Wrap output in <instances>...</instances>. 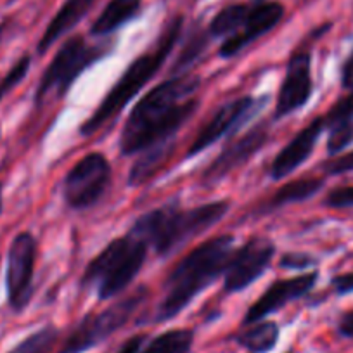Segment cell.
Masks as SVG:
<instances>
[{
  "mask_svg": "<svg viewBox=\"0 0 353 353\" xmlns=\"http://www.w3.org/2000/svg\"><path fill=\"white\" fill-rule=\"evenodd\" d=\"M199 85L201 81L198 77L179 74L159 83L142 97L121 132V154H137L172 141L198 110L199 99H196L194 94Z\"/></svg>",
  "mask_w": 353,
  "mask_h": 353,
  "instance_id": "1",
  "label": "cell"
},
{
  "mask_svg": "<svg viewBox=\"0 0 353 353\" xmlns=\"http://www.w3.org/2000/svg\"><path fill=\"white\" fill-rule=\"evenodd\" d=\"M234 253V236L223 234L194 248L176 265L165 283V298L161 300L152 322H168L175 319L192 300L212 286L229 265Z\"/></svg>",
  "mask_w": 353,
  "mask_h": 353,
  "instance_id": "2",
  "label": "cell"
},
{
  "mask_svg": "<svg viewBox=\"0 0 353 353\" xmlns=\"http://www.w3.org/2000/svg\"><path fill=\"white\" fill-rule=\"evenodd\" d=\"M229 208V201L206 203L191 210H181L175 205L161 206L139 216L128 234L152 248L158 256H170L219 223Z\"/></svg>",
  "mask_w": 353,
  "mask_h": 353,
  "instance_id": "3",
  "label": "cell"
},
{
  "mask_svg": "<svg viewBox=\"0 0 353 353\" xmlns=\"http://www.w3.org/2000/svg\"><path fill=\"white\" fill-rule=\"evenodd\" d=\"M182 23L184 19L179 16V18L173 19L168 26L165 28V32L161 33L159 40L156 42V46L151 50H148L145 54L139 56L137 59H134L130 63V66L125 70V73L121 74L120 80L114 83V87L111 88L110 92L106 94V97L103 99V103L99 104L94 114L85 121L80 127V134L83 137H90L96 132H99L108 121L113 120L142 88L148 85V81L154 77L159 71V68L165 64V61L168 59V56L172 54L173 47L176 46V40L181 39L182 33Z\"/></svg>",
  "mask_w": 353,
  "mask_h": 353,
  "instance_id": "4",
  "label": "cell"
},
{
  "mask_svg": "<svg viewBox=\"0 0 353 353\" xmlns=\"http://www.w3.org/2000/svg\"><path fill=\"white\" fill-rule=\"evenodd\" d=\"M145 256L148 244L130 234L118 237L88 263L81 277V288L96 286L99 300H111L134 283Z\"/></svg>",
  "mask_w": 353,
  "mask_h": 353,
  "instance_id": "5",
  "label": "cell"
},
{
  "mask_svg": "<svg viewBox=\"0 0 353 353\" xmlns=\"http://www.w3.org/2000/svg\"><path fill=\"white\" fill-rule=\"evenodd\" d=\"M149 290L145 286L137 288L134 293L125 296L123 300L110 305L106 310L97 314H88L66 338L64 345L57 353H85L94 346L106 341L110 336L120 331L139 310L142 303L148 300Z\"/></svg>",
  "mask_w": 353,
  "mask_h": 353,
  "instance_id": "6",
  "label": "cell"
},
{
  "mask_svg": "<svg viewBox=\"0 0 353 353\" xmlns=\"http://www.w3.org/2000/svg\"><path fill=\"white\" fill-rule=\"evenodd\" d=\"M108 54V47L90 46L83 37H71L61 46L49 68L43 73L37 88V103H42L49 94L63 97L73 81L87 70L90 64L99 61Z\"/></svg>",
  "mask_w": 353,
  "mask_h": 353,
  "instance_id": "7",
  "label": "cell"
},
{
  "mask_svg": "<svg viewBox=\"0 0 353 353\" xmlns=\"http://www.w3.org/2000/svg\"><path fill=\"white\" fill-rule=\"evenodd\" d=\"M111 182V165L101 152L83 156L64 179V201L73 210L96 205Z\"/></svg>",
  "mask_w": 353,
  "mask_h": 353,
  "instance_id": "8",
  "label": "cell"
},
{
  "mask_svg": "<svg viewBox=\"0 0 353 353\" xmlns=\"http://www.w3.org/2000/svg\"><path fill=\"white\" fill-rule=\"evenodd\" d=\"M37 241L30 232H19L12 239L8 251L6 288L9 307L23 312L28 307L33 294V272H35Z\"/></svg>",
  "mask_w": 353,
  "mask_h": 353,
  "instance_id": "9",
  "label": "cell"
},
{
  "mask_svg": "<svg viewBox=\"0 0 353 353\" xmlns=\"http://www.w3.org/2000/svg\"><path fill=\"white\" fill-rule=\"evenodd\" d=\"M267 103H269V97H261V99H256V97H239V99H234L230 103L223 104L210 118L208 123L198 132L192 144L189 145V151L185 154V158H194L199 152L208 149L210 145L219 142L222 137L239 130Z\"/></svg>",
  "mask_w": 353,
  "mask_h": 353,
  "instance_id": "10",
  "label": "cell"
},
{
  "mask_svg": "<svg viewBox=\"0 0 353 353\" xmlns=\"http://www.w3.org/2000/svg\"><path fill=\"white\" fill-rule=\"evenodd\" d=\"M276 246L267 237H251L230 256L223 272V290L227 293H239L260 279L269 269Z\"/></svg>",
  "mask_w": 353,
  "mask_h": 353,
  "instance_id": "11",
  "label": "cell"
},
{
  "mask_svg": "<svg viewBox=\"0 0 353 353\" xmlns=\"http://www.w3.org/2000/svg\"><path fill=\"white\" fill-rule=\"evenodd\" d=\"M312 56L308 50H298L288 61L286 77L277 96L274 120L277 121L301 110L312 97Z\"/></svg>",
  "mask_w": 353,
  "mask_h": 353,
  "instance_id": "12",
  "label": "cell"
},
{
  "mask_svg": "<svg viewBox=\"0 0 353 353\" xmlns=\"http://www.w3.org/2000/svg\"><path fill=\"white\" fill-rule=\"evenodd\" d=\"M319 279L317 272L301 274V276L290 277V279H281L270 284L265 293L248 308L246 315H244V325L256 324V322L263 321L265 317H269L274 312L281 310L286 307L291 301L298 300V298L305 296L310 293L312 288L315 286Z\"/></svg>",
  "mask_w": 353,
  "mask_h": 353,
  "instance_id": "13",
  "label": "cell"
},
{
  "mask_svg": "<svg viewBox=\"0 0 353 353\" xmlns=\"http://www.w3.org/2000/svg\"><path fill=\"white\" fill-rule=\"evenodd\" d=\"M269 141V130L265 125L251 128L246 135L234 141L232 144L227 145L215 159L212 165L203 172V184L215 185L220 181H223L232 170L239 168L244 163L250 161L258 151H261L265 144Z\"/></svg>",
  "mask_w": 353,
  "mask_h": 353,
  "instance_id": "14",
  "label": "cell"
},
{
  "mask_svg": "<svg viewBox=\"0 0 353 353\" xmlns=\"http://www.w3.org/2000/svg\"><path fill=\"white\" fill-rule=\"evenodd\" d=\"M284 16V6L279 2H260L250 8L243 26L234 35L227 37L220 47V57L229 59L237 56L244 47L276 28Z\"/></svg>",
  "mask_w": 353,
  "mask_h": 353,
  "instance_id": "15",
  "label": "cell"
},
{
  "mask_svg": "<svg viewBox=\"0 0 353 353\" xmlns=\"http://www.w3.org/2000/svg\"><path fill=\"white\" fill-rule=\"evenodd\" d=\"M325 130L324 118H315L312 123H308L303 130L298 132L286 145L279 151V154L274 158L272 166H270V176L274 181L286 179L291 173L296 172L305 161L314 152L315 144L319 142V137Z\"/></svg>",
  "mask_w": 353,
  "mask_h": 353,
  "instance_id": "16",
  "label": "cell"
},
{
  "mask_svg": "<svg viewBox=\"0 0 353 353\" xmlns=\"http://www.w3.org/2000/svg\"><path fill=\"white\" fill-rule=\"evenodd\" d=\"M194 332L189 329H170L163 334L148 338V334L132 336L118 353H191Z\"/></svg>",
  "mask_w": 353,
  "mask_h": 353,
  "instance_id": "17",
  "label": "cell"
},
{
  "mask_svg": "<svg viewBox=\"0 0 353 353\" xmlns=\"http://www.w3.org/2000/svg\"><path fill=\"white\" fill-rule=\"evenodd\" d=\"M324 127L329 130L327 152L336 156L353 142V94L339 99L324 117Z\"/></svg>",
  "mask_w": 353,
  "mask_h": 353,
  "instance_id": "18",
  "label": "cell"
},
{
  "mask_svg": "<svg viewBox=\"0 0 353 353\" xmlns=\"http://www.w3.org/2000/svg\"><path fill=\"white\" fill-rule=\"evenodd\" d=\"M94 2L96 0H64V4L56 12L52 21L49 23V26L43 32L39 46H37L39 54H46L52 47V43H56L61 37L66 35L70 30H73L88 14Z\"/></svg>",
  "mask_w": 353,
  "mask_h": 353,
  "instance_id": "19",
  "label": "cell"
},
{
  "mask_svg": "<svg viewBox=\"0 0 353 353\" xmlns=\"http://www.w3.org/2000/svg\"><path fill=\"white\" fill-rule=\"evenodd\" d=\"M142 8V0H111L104 8L99 18L94 21L90 33L94 37H106L120 30L128 21L139 14Z\"/></svg>",
  "mask_w": 353,
  "mask_h": 353,
  "instance_id": "20",
  "label": "cell"
},
{
  "mask_svg": "<svg viewBox=\"0 0 353 353\" xmlns=\"http://www.w3.org/2000/svg\"><path fill=\"white\" fill-rule=\"evenodd\" d=\"M322 188H324V179H315V176L288 182V184L283 185L269 201L263 203V206L258 210V213H270L274 212V210L283 208V206L293 205V203L307 201V199L314 198Z\"/></svg>",
  "mask_w": 353,
  "mask_h": 353,
  "instance_id": "21",
  "label": "cell"
},
{
  "mask_svg": "<svg viewBox=\"0 0 353 353\" xmlns=\"http://www.w3.org/2000/svg\"><path fill=\"white\" fill-rule=\"evenodd\" d=\"M279 325L270 321H260L253 327L234 336V341L250 353H269L279 341Z\"/></svg>",
  "mask_w": 353,
  "mask_h": 353,
  "instance_id": "22",
  "label": "cell"
},
{
  "mask_svg": "<svg viewBox=\"0 0 353 353\" xmlns=\"http://www.w3.org/2000/svg\"><path fill=\"white\" fill-rule=\"evenodd\" d=\"M173 151V142H165V144L154 145V148L148 149L142 152L141 159L132 166L130 175H128V184L130 185H141L148 182L163 165L166 159L170 158Z\"/></svg>",
  "mask_w": 353,
  "mask_h": 353,
  "instance_id": "23",
  "label": "cell"
},
{
  "mask_svg": "<svg viewBox=\"0 0 353 353\" xmlns=\"http://www.w3.org/2000/svg\"><path fill=\"white\" fill-rule=\"evenodd\" d=\"M248 12H250V6L246 4H232L223 8L210 23V37H216V39L225 37L227 39V37L234 35L243 26Z\"/></svg>",
  "mask_w": 353,
  "mask_h": 353,
  "instance_id": "24",
  "label": "cell"
},
{
  "mask_svg": "<svg viewBox=\"0 0 353 353\" xmlns=\"http://www.w3.org/2000/svg\"><path fill=\"white\" fill-rule=\"evenodd\" d=\"M208 37L210 33L203 32V30H194L191 33V37L188 39L185 46L182 47L181 56L176 57L175 64L172 68V74H185L189 68L196 63V61L201 57V54L205 52L206 46H208Z\"/></svg>",
  "mask_w": 353,
  "mask_h": 353,
  "instance_id": "25",
  "label": "cell"
},
{
  "mask_svg": "<svg viewBox=\"0 0 353 353\" xmlns=\"http://www.w3.org/2000/svg\"><path fill=\"white\" fill-rule=\"evenodd\" d=\"M57 338H59V331L54 325H46L18 343L8 353H50Z\"/></svg>",
  "mask_w": 353,
  "mask_h": 353,
  "instance_id": "26",
  "label": "cell"
},
{
  "mask_svg": "<svg viewBox=\"0 0 353 353\" xmlns=\"http://www.w3.org/2000/svg\"><path fill=\"white\" fill-rule=\"evenodd\" d=\"M30 64H32V57L23 56L21 59H19L18 63L9 70V73L2 78V83H4L6 88H8V92L9 90H12L16 85L21 83V81L25 80V77L30 71Z\"/></svg>",
  "mask_w": 353,
  "mask_h": 353,
  "instance_id": "27",
  "label": "cell"
},
{
  "mask_svg": "<svg viewBox=\"0 0 353 353\" xmlns=\"http://www.w3.org/2000/svg\"><path fill=\"white\" fill-rule=\"evenodd\" d=\"M324 205L329 208H352L353 188H336L325 196Z\"/></svg>",
  "mask_w": 353,
  "mask_h": 353,
  "instance_id": "28",
  "label": "cell"
},
{
  "mask_svg": "<svg viewBox=\"0 0 353 353\" xmlns=\"http://www.w3.org/2000/svg\"><path fill=\"white\" fill-rule=\"evenodd\" d=\"M314 263H315L314 258L308 256V254H303V253L284 254L283 260H281V267H283V269H290V270H303Z\"/></svg>",
  "mask_w": 353,
  "mask_h": 353,
  "instance_id": "29",
  "label": "cell"
},
{
  "mask_svg": "<svg viewBox=\"0 0 353 353\" xmlns=\"http://www.w3.org/2000/svg\"><path fill=\"white\" fill-rule=\"evenodd\" d=\"M325 173L329 175H339V173H345L353 170V152H348V154H343L339 158L332 159V161H327L324 165Z\"/></svg>",
  "mask_w": 353,
  "mask_h": 353,
  "instance_id": "30",
  "label": "cell"
},
{
  "mask_svg": "<svg viewBox=\"0 0 353 353\" xmlns=\"http://www.w3.org/2000/svg\"><path fill=\"white\" fill-rule=\"evenodd\" d=\"M331 286L338 294H350L353 293V272L352 274H341L336 276L331 281Z\"/></svg>",
  "mask_w": 353,
  "mask_h": 353,
  "instance_id": "31",
  "label": "cell"
},
{
  "mask_svg": "<svg viewBox=\"0 0 353 353\" xmlns=\"http://www.w3.org/2000/svg\"><path fill=\"white\" fill-rule=\"evenodd\" d=\"M338 332L343 338L353 339V310L341 315V319L338 322Z\"/></svg>",
  "mask_w": 353,
  "mask_h": 353,
  "instance_id": "32",
  "label": "cell"
},
{
  "mask_svg": "<svg viewBox=\"0 0 353 353\" xmlns=\"http://www.w3.org/2000/svg\"><path fill=\"white\" fill-rule=\"evenodd\" d=\"M341 85L346 88V90H353V52L352 56L346 59L345 66H343Z\"/></svg>",
  "mask_w": 353,
  "mask_h": 353,
  "instance_id": "33",
  "label": "cell"
},
{
  "mask_svg": "<svg viewBox=\"0 0 353 353\" xmlns=\"http://www.w3.org/2000/svg\"><path fill=\"white\" fill-rule=\"evenodd\" d=\"M6 94H8V88L4 87V83H2V80H0V101L4 99Z\"/></svg>",
  "mask_w": 353,
  "mask_h": 353,
  "instance_id": "34",
  "label": "cell"
},
{
  "mask_svg": "<svg viewBox=\"0 0 353 353\" xmlns=\"http://www.w3.org/2000/svg\"><path fill=\"white\" fill-rule=\"evenodd\" d=\"M2 205H4V201H2V184H0V213H2Z\"/></svg>",
  "mask_w": 353,
  "mask_h": 353,
  "instance_id": "35",
  "label": "cell"
},
{
  "mask_svg": "<svg viewBox=\"0 0 353 353\" xmlns=\"http://www.w3.org/2000/svg\"><path fill=\"white\" fill-rule=\"evenodd\" d=\"M288 353H293V352H288Z\"/></svg>",
  "mask_w": 353,
  "mask_h": 353,
  "instance_id": "36",
  "label": "cell"
}]
</instances>
